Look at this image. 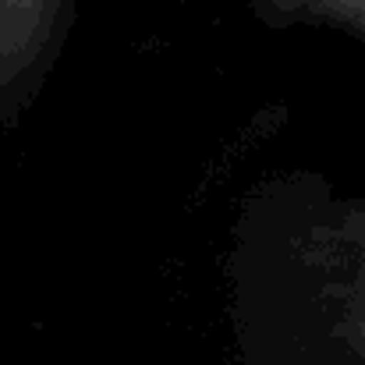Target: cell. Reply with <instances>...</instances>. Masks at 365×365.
Masks as SVG:
<instances>
[{
  "mask_svg": "<svg viewBox=\"0 0 365 365\" xmlns=\"http://www.w3.org/2000/svg\"><path fill=\"white\" fill-rule=\"evenodd\" d=\"M68 7L71 0H0V110L36 86Z\"/></svg>",
  "mask_w": 365,
  "mask_h": 365,
  "instance_id": "1",
  "label": "cell"
},
{
  "mask_svg": "<svg viewBox=\"0 0 365 365\" xmlns=\"http://www.w3.org/2000/svg\"><path fill=\"white\" fill-rule=\"evenodd\" d=\"M280 21H305L365 39V0H259Z\"/></svg>",
  "mask_w": 365,
  "mask_h": 365,
  "instance_id": "2",
  "label": "cell"
}]
</instances>
